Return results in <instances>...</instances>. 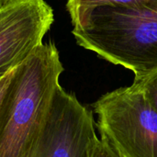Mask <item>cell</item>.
Here are the masks:
<instances>
[{
	"instance_id": "6da1fadb",
	"label": "cell",
	"mask_w": 157,
	"mask_h": 157,
	"mask_svg": "<svg viewBox=\"0 0 157 157\" xmlns=\"http://www.w3.org/2000/svg\"><path fill=\"white\" fill-rule=\"evenodd\" d=\"M77 44L135 76L157 70V0H67Z\"/></svg>"
},
{
	"instance_id": "7a4b0ae2",
	"label": "cell",
	"mask_w": 157,
	"mask_h": 157,
	"mask_svg": "<svg viewBox=\"0 0 157 157\" xmlns=\"http://www.w3.org/2000/svg\"><path fill=\"white\" fill-rule=\"evenodd\" d=\"M64 68L52 41L14 69L0 109V157H35Z\"/></svg>"
},
{
	"instance_id": "3957f363",
	"label": "cell",
	"mask_w": 157,
	"mask_h": 157,
	"mask_svg": "<svg viewBox=\"0 0 157 157\" xmlns=\"http://www.w3.org/2000/svg\"><path fill=\"white\" fill-rule=\"evenodd\" d=\"M98 127L121 157H157V110L132 85L101 96L93 104Z\"/></svg>"
},
{
	"instance_id": "277c9868",
	"label": "cell",
	"mask_w": 157,
	"mask_h": 157,
	"mask_svg": "<svg viewBox=\"0 0 157 157\" xmlns=\"http://www.w3.org/2000/svg\"><path fill=\"white\" fill-rule=\"evenodd\" d=\"M98 140L92 112L59 86L35 157H91Z\"/></svg>"
},
{
	"instance_id": "5b68a950",
	"label": "cell",
	"mask_w": 157,
	"mask_h": 157,
	"mask_svg": "<svg viewBox=\"0 0 157 157\" xmlns=\"http://www.w3.org/2000/svg\"><path fill=\"white\" fill-rule=\"evenodd\" d=\"M53 20L45 0H9L0 8V80L42 43Z\"/></svg>"
},
{
	"instance_id": "8992f818",
	"label": "cell",
	"mask_w": 157,
	"mask_h": 157,
	"mask_svg": "<svg viewBox=\"0 0 157 157\" xmlns=\"http://www.w3.org/2000/svg\"><path fill=\"white\" fill-rule=\"evenodd\" d=\"M132 85L140 88L157 110V70L144 75L134 76Z\"/></svg>"
},
{
	"instance_id": "52a82bcc",
	"label": "cell",
	"mask_w": 157,
	"mask_h": 157,
	"mask_svg": "<svg viewBox=\"0 0 157 157\" xmlns=\"http://www.w3.org/2000/svg\"><path fill=\"white\" fill-rule=\"evenodd\" d=\"M91 157H121L111 145L104 139L100 138L98 140L97 144L94 148Z\"/></svg>"
},
{
	"instance_id": "ba28073f",
	"label": "cell",
	"mask_w": 157,
	"mask_h": 157,
	"mask_svg": "<svg viewBox=\"0 0 157 157\" xmlns=\"http://www.w3.org/2000/svg\"><path fill=\"white\" fill-rule=\"evenodd\" d=\"M14 69L11 70L6 76H4L0 80V109H1V107H2V104H3V101H4V98H5V96L6 94V91L8 89V86L10 85L12 76H13V74H14Z\"/></svg>"
},
{
	"instance_id": "9c48e42d",
	"label": "cell",
	"mask_w": 157,
	"mask_h": 157,
	"mask_svg": "<svg viewBox=\"0 0 157 157\" xmlns=\"http://www.w3.org/2000/svg\"><path fill=\"white\" fill-rule=\"evenodd\" d=\"M9 0H0V8H2Z\"/></svg>"
}]
</instances>
